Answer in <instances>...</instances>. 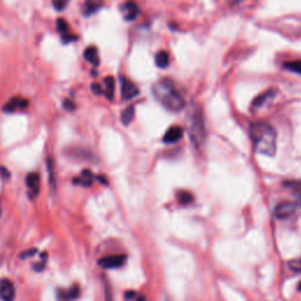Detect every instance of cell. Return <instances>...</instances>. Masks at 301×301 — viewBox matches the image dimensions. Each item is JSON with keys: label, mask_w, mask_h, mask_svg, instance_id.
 <instances>
[{"label": "cell", "mask_w": 301, "mask_h": 301, "mask_svg": "<svg viewBox=\"0 0 301 301\" xmlns=\"http://www.w3.org/2000/svg\"><path fill=\"white\" fill-rule=\"evenodd\" d=\"M250 137L254 150L264 156H274L277 151V132L271 124L264 121L250 125Z\"/></svg>", "instance_id": "6da1fadb"}, {"label": "cell", "mask_w": 301, "mask_h": 301, "mask_svg": "<svg viewBox=\"0 0 301 301\" xmlns=\"http://www.w3.org/2000/svg\"><path fill=\"white\" fill-rule=\"evenodd\" d=\"M153 93L158 100L169 111L177 112L185 106V100L169 79L158 81L153 87Z\"/></svg>", "instance_id": "7a4b0ae2"}, {"label": "cell", "mask_w": 301, "mask_h": 301, "mask_svg": "<svg viewBox=\"0 0 301 301\" xmlns=\"http://www.w3.org/2000/svg\"><path fill=\"white\" fill-rule=\"evenodd\" d=\"M188 131L193 144L195 146L204 144V140H205V124H204L203 113L200 112L198 107H195L189 112Z\"/></svg>", "instance_id": "3957f363"}, {"label": "cell", "mask_w": 301, "mask_h": 301, "mask_svg": "<svg viewBox=\"0 0 301 301\" xmlns=\"http://www.w3.org/2000/svg\"><path fill=\"white\" fill-rule=\"evenodd\" d=\"M126 261V255L124 254H116V255H109V256H104L98 261L99 266L104 268H118L121 267L122 265L125 264Z\"/></svg>", "instance_id": "277c9868"}, {"label": "cell", "mask_w": 301, "mask_h": 301, "mask_svg": "<svg viewBox=\"0 0 301 301\" xmlns=\"http://www.w3.org/2000/svg\"><path fill=\"white\" fill-rule=\"evenodd\" d=\"M16 289L12 281L8 279H0V299L2 301H13Z\"/></svg>", "instance_id": "5b68a950"}, {"label": "cell", "mask_w": 301, "mask_h": 301, "mask_svg": "<svg viewBox=\"0 0 301 301\" xmlns=\"http://www.w3.org/2000/svg\"><path fill=\"white\" fill-rule=\"evenodd\" d=\"M139 94L138 87L134 85L132 81H130L128 79L121 78V95L125 100H130V99L134 98Z\"/></svg>", "instance_id": "8992f818"}, {"label": "cell", "mask_w": 301, "mask_h": 301, "mask_svg": "<svg viewBox=\"0 0 301 301\" xmlns=\"http://www.w3.org/2000/svg\"><path fill=\"white\" fill-rule=\"evenodd\" d=\"M28 106V101L24 98H20V96H16V98H12L10 101H7L5 104V106L2 107V111L6 113L11 112H16L18 110H24Z\"/></svg>", "instance_id": "52a82bcc"}, {"label": "cell", "mask_w": 301, "mask_h": 301, "mask_svg": "<svg viewBox=\"0 0 301 301\" xmlns=\"http://www.w3.org/2000/svg\"><path fill=\"white\" fill-rule=\"evenodd\" d=\"M295 212V205L293 203L285 201V203L279 204L276 208V217L279 219H285L291 217Z\"/></svg>", "instance_id": "ba28073f"}, {"label": "cell", "mask_w": 301, "mask_h": 301, "mask_svg": "<svg viewBox=\"0 0 301 301\" xmlns=\"http://www.w3.org/2000/svg\"><path fill=\"white\" fill-rule=\"evenodd\" d=\"M120 11L125 20H128V22L133 20L139 14V7L136 2H125L121 5Z\"/></svg>", "instance_id": "9c48e42d"}, {"label": "cell", "mask_w": 301, "mask_h": 301, "mask_svg": "<svg viewBox=\"0 0 301 301\" xmlns=\"http://www.w3.org/2000/svg\"><path fill=\"white\" fill-rule=\"evenodd\" d=\"M39 184L40 179L39 175L37 173H30L26 177V185H27L28 189H30V197L33 198L39 193Z\"/></svg>", "instance_id": "30bf717a"}, {"label": "cell", "mask_w": 301, "mask_h": 301, "mask_svg": "<svg viewBox=\"0 0 301 301\" xmlns=\"http://www.w3.org/2000/svg\"><path fill=\"white\" fill-rule=\"evenodd\" d=\"M181 137H183V128L180 126H173L166 132L162 140L166 144H173V142H177L178 140L181 139Z\"/></svg>", "instance_id": "8fae6325"}, {"label": "cell", "mask_w": 301, "mask_h": 301, "mask_svg": "<svg viewBox=\"0 0 301 301\" xmlns=\"http://www.w3.org/2000/svg\"><path fill=\"white\" fill-rule=\"evenodd\" d=\"M94 175H93L92 172L90 169H84L81 172V175L79 178H74L73 183L77 184V185H81L84 187H90L94 181Z\"/></svg>", "instance_id": "7c38bea8"}, {"label": "cell", "mask_w": 301, "mask_h": 301, "mask_svg": "<svg viewBox=\"0 0 301 301\" xmlns=\"http://www.w3.org/2000/svg\"><path fill=\"white\" fill-rule=\"evenodd\" d=\"M84 58L86 59L89 63L92 64L93 66H98L99 65V54H98V49H96L95 46H90L85 49L84 52Z\"/></svg>", "instance_id": "4fadbf2b"}, {"label": "cell", "mask_w": 301, "mask_h": 301, "mask_svg": "<svg viewBox=\"0 0 301 301\" xmlns=\"http://www.w3.org/2000/svg\"><path fill=\"white\" fill-rule=\"evenodd\" d=\"M105 83V87H106V90H105L104 94L107 96V99H112L113 95H115V85H116V81H115V78L113 77H106L104 80Z\"/></svg>", "instance_id": "5bb4252c"}, {"label": "cell", "mask_w": 301, "mask_h": 301, "mask_svg": "<svg viewBox=\"0 0 301 301\" xmlns=\"http://www.w3.org/2000/svg\"><path fill=\"white\" fill-rule=\"evenodd\" d=\"M156 64L158 67H160V69H165V67H167L169 64V57L167 52L165 51L158 52L156 54Z\"/></svg>", "instance_id": "9a60e30c"}, {"label": "cell", "mask_w": 301, "mask_h": 301, "mask_svg": "<svg viewBox=\"0 0 301 301\" xmlns=\"http://www.w3.org/2000/svg\"><path fill=\"white\" fill-rule=\"evenodd\" d=\"M274 94H276V92H274L273 90L267 91V92L260 94L258 98H256L255 100L253 101V107H254V109H255V107H261L262 105L265 104V100H267V99H270V98H272V96H274Z\"/></svg>", "instance_id": "2e32d148"}, {"label": "cell", "mask_w": 301, "mask_h": 301, "mask_svg": "<svg viewBox=\"0 0 301 301\" xmlns=\"http://www.w3.org/2000/svg\"><path fill=\"white\" fill-rule=\"evenodd\" d=\"M134 118V106H128L126 109L124 110V112H122L121 115V121L124 125H128L131 121L133 120Z\"/></svg>", "instance_id": "e0dca14e"}, {"label": "cell", "mask_w": 301, "mask_h": 301, "mask_svg": "<svg viewBox=\"0 0 301 301\" xmlns=\"http://www.w3.org/2000/svg\"><path fill=\"white\" fill-rule=\"evenodd\" d=\"M283 66H285L286 69H289V71L301 74V60L287 61V63L283 64Z\"/></svg>", "instance_id": "ac0fdd59"}, {"label": "cell", "mask_w": 301, "mask_h": 301, "mask_svg": "<svg viewBox=\"0 0 301 301\" xmlns=\"http://www.w3.org/2000/svg\"><path fill=\"white\" fill-rule=\"evenodd\" d=\"M178 200H179V203L181 204V205H188V204L192 203L193 197L189 192L181 191L178 193Z\"/></svg>", "instance_id": "d6986e66"}, {"label": "cell", "mask_w": 301, "mask_h": 301, "mask_svg": "<svg viewBox=\"0 0 301 301\" xmlns=\"http://www.w3.org/2000/svg\"><path fill=\"white\" fill-rule=\"evenodd\" d=\"M101 2H95V1H87L86 5H85V13L87 14V16H90V14L96 12V11L99 10V7L101 6Z\"/></svg>", "instance_id": "ffe728a7"}, {"label": "cell", "mask_w": 301, "mask_h": 301, "mask_svg": "<svg viewBox=\"0 0 301 301\" xmlns=\"http://www.w3.org/2000/svg\"><path fill=\"white\" fill-rule=\"evenodd\" d=\"M79 293H80V291H79L78 286H73L69 291L64 292V294L61 295V297L65 298L66 300H72V299H75V298H78Z\"/></svg>", "instance_id": "44dd1931"}, {"label": "cell", "mask_w": 301, "mask_h": 301, "mask_svg": "<svg viewBox=\"0 0 301 301\" xmlns=\"http://www.w3.org/2000/svg\"><path fill=\"white\" fill-rule=\"evenodd\" d=\"M57 28H58V31L63 34V36L64 34L69 33V24H67L64 19L59 18L57 20Z\"/></svg>", "instance_id": "7402d4cb"}, {"label": "cell", "mask_w": 301, "mask_h": 301, "mask_svg": "<svg viewBox=\"0 0 301 301\" xmlns=\"http://www.w3.org/2000/svg\"><path fill=\"white\" fill-rule=\"evenodd\" d=\"M289 268L294 272H301V258L292 260V261L289 262Z\"/></svg>", "instance_id": "603a6c76"}, {"label": "cell", "mask_w": 301, "mask_h": 301, "mask_svg": "<svg viewBox=\"0 0 301 301\" xmlns=\"http://www.w3.org/2000/svg\"><path fill=\"white\" fill-rule=\"evenodd\" d=\"M126 298L128 300L133 301H145V298L142 295L137 294L136 292H128V293H126Z\"/></svg>", "instance_id": "cb8c5ba5"}, {"label": "cell", "mask_w": 301, "mask_h": 301, "mask_svg": "<svg viewBox=\"0 0 301 301\" xmlns=\"http://www.w3.org/2000/svg\"><path fill=\"white\" fill-rule=\"evenodd\" d=\"M67 4H69V2H67V1H60V0H57V1L53 2L54 7L57 8L58 11H63L64 8L67 6Z\"/></svg>", "instance_id": "d4e9b609"}, {"label": "cell", "mask_w": 301, "mask_h": 301, "mask_svg": "<svg viewBox=\"0 0 301 301\" xmlns=\"http://www.w3.org/2000/svg\"><path fill=\"white\" fill-rule=\"evenodd\" d=\"M91 89H92L93 93H94V94H96V95H100L104 93V90L101 89L100 85H98V84H92V87H91Z\"/></svg>", "instance_id": "484cf974"}, {"label": "cell", "mask_w": 301, "mask_h": 301, "mask_svg": "<svg viewBox=\"0 0 301 301\" xmlns=\"http://www.w3.org/2000/svg\"><path fill=\"white\" fill-rule=\"evenodd\" d=\"M64 107L69 111H73L74 110V104H73L69 99H66V100L64 101Z\"/></svg>", "instance_id": "4316f807"}, {"label": "cell", "mask_w": 301, "mask_h": 301, "mask_svg": "<svg viewBox=\"0 0 301 301\" xmlns=\"http://www.w3.org/2000/svg\"><path fill=\"white\" fill-rule=\"evenodd\" d=\"M37 253V250L36 248H33V250H30V251H26V252H24V253H22V259H25L26 256H32V255H34V254Z\"/></svg>", "instance_id": "83f0119b"}, {"label": "cell", "mask_w": 301, "mask_h": 301, "mask_svg": "<svg viewBox=\"0 0 301 301\" xmlns=\"http://www.w3.org/2000/svg\"><path fill=\"white\" fill-rule=\"evenodd\" d=\"M71 40H77V38L73 37V36H69V34H64V36H63V42L64 43H69V42H71Z\"/></svg>", "instance_id": "f1b7e54d"}, {"label": "cell", "mask_w": 301, "mask_h": 301, "mask_svg": "<svg viewBox=\"0 0 301 301\" xmlns=\"http://www.w3.org/2000/svg\"><path fill=\"white\" fill-rule=\"evenodd\" d=\"M96 179H98L99 181H100V183H103V184H105V185H107V184H109V181L106 180V177H104V175H96Z\"/></svg>", "instance_id": "f546056e"}, {"label": "cell", "mask_w": 301, "mask_h": 301, "mask_svg": "<svg viewBox=\"0 0 301 301\" xmlns=\"http://www.w3.org/2000/svg\"><path fill=\"white\" fill-rule=\"evenodd\" d=\"M0 173L4 175L5 178H8V177H10V173H8V172H6V169H5L4 167H0Z\"/></svg>", "instance_id": "4dcf8cb0"}, {"label": "cell", "mask_w": 301, "mask_h": 301, "mask_svg": "<svg viewBox=\"0 0 301 301\" xmlns=\"http://www.w3.org/2000/svg\"><path fill=\"white\" fill-rule=\"evenodd\" d=\"M299 289H301V283L299 285Z\"/></svg>", "instance_id": "1f68e13d"}, {"label": "cell", "mask_w": 301, "mask_h": 301, "mask_svg": "<svg viewBox=\"0 0 301 301\" xmlns=\"http://www.w3.org/2000/svg\"><path fill=\"white\" fill-rule=\"evenodd\" d=\"M0 214H1V209H0Z\"/></svg>", "instance_id": "d6a6232c"}]
</instances>
